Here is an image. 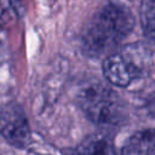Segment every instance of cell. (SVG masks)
I'll return each instance as SVG.
<instances>
[{
    "label": "cell",
    "mask_w": 155,
    "mask_h": 155,
    "mask_svg": "<svg viewBox=\"0 0 155 155\" xmlns=\"http://www.w3.org/2000/svg\"><path fill=\"white\" fill-rule=\"evenodd\" d=\"M133 16L128 8L109 4L99 10L82 34V50L90 57H98L119 45L132 30Z\"/></svg>",
    "instance_id": "1"
},
{
    "label": "cell",
    "mask_w": 155,
    "mask_h": 155,
    "mask_svg": "<svg viewBox=\"0 0 155 155\" xmlns=\"http://www.w3.org/2000/svg\"><path fill=\"white\" fill-rule=\"evenodd\" d=\"M78 102L85 115L101 126H116L124 117L117 94L101 84L85 87L79 94Z\"/></svg>",
    "instance_id": "2"
},
{
    "label": "cell",
    "mask_w": 155,
    "mask_h": 155,
    "mask_svg": "<svg viewBox=\"0 0 155 155\" xmlns=\"http://www.w3.org/2000/svg\"><path fill=\"white\" fill-rule=\"evenodd\" d=\"M0 134L15 148L24 149L29 145L30 127L19 104L8 102L0 105Z\"/></svg>",
    "instance_id": "3"
},
{
    "label": "cell",
    "mask_w": 155,
    "mask_h": 155,
    "mask_svg": "<svg viewBox=\"0 0 155 155\" xmlns=\"http://www.w3.org/2000/svg\"><path fill=\"white\" fill-rule=\"evenodd\" d=\"M102 70L110 84L126 87L140 75V64L136 59L134 50L125 48L109 54L103 61Z\"/></svg>",
    "instance_id": "4"
},
{
    "label": "cell",
    "mask_w": 155,
    "mask_h": 155,
    "mask_svg": "<svg viewBox=\"0 0 155 155\" xmlns=\"http://www.w3.org/2000/svg\"><path fill=\"white\" fill-rule=\"evenodd\" d=\"M122 154H155V128L143 130L131 136L122 150Z\"/></svg>",
    "instance_id": "5"
},
{
    "label": "cell",
    "mask_w": 155,
    "mask_h": 155,
    "mask_svg": "<svg viewBox=\"0 0 155 155\" xmlns=\"http://www.w3.org/2000/svg\"><path fill=\"white\" fill-rule=\"evenodd\" d=\"M139 16L144 34L155 40V0H140Z\"/></svg>",
    "instance_id": "6"
},
{
    "label": "cell",
    "mask_w": 155,
    "mask_h": 155,
    "mask_svg": "<svg viewBox=\"0 0 155 155\" xmlns=\"http://www.w3.org/2000/svg\"><path fill=\"white\" fill-rule=\"evenodd\" d=\"M79 153H93V154H107V153H113V147L111 143L107 137L99 136V134H93L87 137L76 149Z\"/></svg>",
    "instance_id": "7"
}]
</instances>
